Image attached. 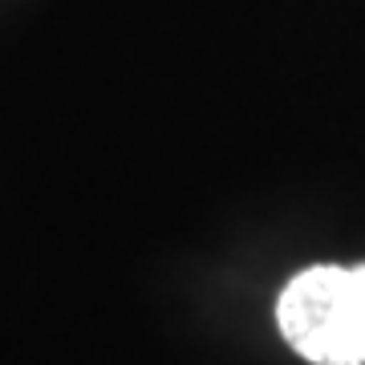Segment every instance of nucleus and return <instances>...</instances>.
Wrapping results in <instances>:
<instances>
[{
    "label": "nucleus",
    "mask_w": 365,
    "mask_h": 365,
    "mask_svg": "<svg viewBox=\"0 0 365 365\" xmlns=\"http://www.w3.org/2000/svg\"><path fill=\"white\" fill-rule=\"evenodd\" d=\"M276 321L304 361L365 365V264L304 268L276 300Z\"/></svg>",
    "instance_id": "obj_1"
}]
</instances>
